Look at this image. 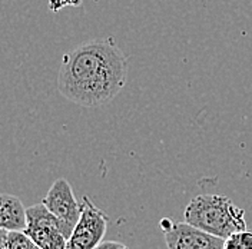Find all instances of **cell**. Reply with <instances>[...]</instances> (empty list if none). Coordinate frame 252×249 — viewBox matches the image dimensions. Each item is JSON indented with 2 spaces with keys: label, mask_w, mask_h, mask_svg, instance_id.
I'll return each mask as SVG.
<instances>
[{
  "label": "cell",
  "mask_w": 252,
  "mask_h": 249,
  "mask_svg": "<svg viewBox=\"0 0 252 249\" xmlns=\"http://www.w3.org/2000/svg\"><path fill=\"white\" fill-rule=\"evenodd\" d=\"M127 59L125 55L106 64L96 76L63 94L70 102L83 108H97L109 103L125 88Z\"/></svg>",
  "instance_id": "cell-3"
},
{
  "label": "cell",
  "mask_w": 252,
  "mask_h": 249,
  "mask_svg": "<svg viewBox=\"0 0 252 249\" xmlns=\"http://www.w3.org/2000/svg\"><path fill=\"white\" fill-rule=\"evenodd\" d=\"M223 249H252V232L239 231L225 239Z\"/></svg>",
  "instance_id": "cell-10"
},
{
  "label": "cell",
  "mask_w": 252,
  "mask_h": 249,
  "mask_svg": "<svg viewBox=\"0 0 252 249\" xmlns=\"http://www.w3.org/2000/svg\"><path fill=\"white\" fill-rule=\"evenodd\" d=\"M42 202L59 219L63 234L69 239L82 214L80 203L78 202L70 184L63 178L56 179Z\"/></svg>",
  "instance_id": "cell-7"
},
{
  "label": "cell",
  "mask_w": 252,
  "mask_h": 249,
  "mask_svg": "<svg viewBox=\"0 0 252 249\" xmlns=\"http://www.w3.org/2000/svg\"><path fill=\"white\" fill-rule=\"evenodd\" d=\"M168 249H223L225 239L202 231L188 222L163 218L159 222Z\"/></svg>",
  "instance_id": "cell-5"
},
{
  "label": "cell",
  "mask_w": 252,
  "mask_h": 249,
  "mask_svg": "<svg viewBox=\"0 0 252 249\" xmlns=\"http://www.w3.org/2000/svg\"><path fill=\"white\" fill-rule=\"evenodd\" d=\"M94 249H129L125 244L116 241H102Z\"/></svg>",
  "instance_id": "cell-11"
},
{
  "label": "cell",
  "mask_w": 252,
  "mask_h": 249,
  "mask_svg": "<svg viewBox=\"0 0 252 249\" xmlns=\"http://www.w3.org/2000/svg\"><path fill=\"white\" fill-rule=\"evenodd\" d=\"M80 208V218L67 239L66 249H94L106 234L109 217L105 211L97 208L88 196H83Z\"/></svg>",
  "instance_id": "cell-4"
},
{
  "label": "cell",
  "mask_w": 252,
  "mask_h": 249,
  "mask_svg": "<svg viewBox=\"0 0 252 249\" xmlns=\"http://www.w3.org/2000/svg\"><path fill=\"white\" fill-rule=\"evenodd\" d=\"M31 249H42V248H40V247H37V245H36V244H34V247H32Z\"/></svg>",
  "instance_id": "cell-12"
},
{
  "label": "cell",
  "mask_w": 252,
  "mask_h": 249,
  "mask_svg": "<svg viewBox=\"0 0 252 249\" xmlns=\"http://www.w3.org/2000/svg\"><path fill=\"white\" fill-rule=\"evenodd\" d=\"M0 248L1 249H31L34 242L25 231H7L1 229L0 232Z\"/></svg>",
  "instance_id": "cell-9"
},
{
  "label": "cell",
  "mask_w": 252,
  "mask_h": 249,
  "mask_svg": "<svg viewBox=\"0 0 252 249\" xmlns=\"http://www.w3.org/2000/svg\"><path fill=\"white\" fill-rule=\"evenodd\" d=\"M25 232L42 249H66L67 245L59 219L43 202L28 208V228Z\"/></svg>",
  "instance_id": "cell-6"
},
{
  "label": "cell",
  "mask_w": 252,
  "mask_h": 249,
  "mask_svg": "<svg viewBox=\"0 0 252 249\" xmlns=\"http://www.w3.org/2000/svg\"><path fill=\"white\" fill-rule=\"evenodd\" d=\"M185 222L226 239L229 235L245 231V212L223 195H199L187 205Z\"/></svg>",
  "instance_id": "cell-2"
},
{
  "label": "cell",
  "mask_w": 252,
  "mask_h": 249,
  "mask_svg": "<svg viewBox=\"0 0 252 249\" xmlns=\"http://www.w3.org/2000/svg\"><path fill=\"white\" fill-rule=\"evenodd\" d=\"M0 228L7 231H26L28 228V208L15 195L1 193L0 196Z\"/></svg>",
  "instance_id": "cell-8"
},
{
  "label": "cell",
  "mask_w": 252,
  "mask_h": 249,
  "mask_svg": "<svg viewBox=\"0 0 252 249\" xmlns=\"http://www.w3.org/2000/svg\"><path fill=\"white\" fill-rule=\"evenodd\" d=\"M124 52L112 37L83 42L63 55L58 73V89L62 94L96 76L106 64L121 58Z\"/></svg>",
  "instance_id": "cell-1"
}]
</instances>
